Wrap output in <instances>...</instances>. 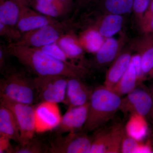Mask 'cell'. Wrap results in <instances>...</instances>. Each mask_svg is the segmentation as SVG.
Returning <instances> with one entry per match:
<instances>
[{"instance_id": "cell-1", "label": "cell", "mask_w": 153, "mask_h": 153, "mask_svg": "<svg viewBox=\"0 0 153 153\" xmlns=\"http://www.w3.org/2000/svg\"><path fill=\"white\" fill-rule=\"evenodd\" d=\"M7 49L11 56L16 57L21 64L37 76L58 75L83 79L89 72L88 68L70 66L39 48L13 43L9 44Z\"/></svg>"}, {"instance_id": "cell-2", "label": "cell", "mask_w": 153, "mask_h": 153, "mask_svg": "<svg viewBox=\"0 0 153 153\" xmlns=\"http://www.w3.org/2000/svg\"><path fill=\"white\" fill-rule=\"evenodd\" d=\"M122 97L103 85L93 89L89 101L87 120L82 130L88 133L103 126L119 111Z\"/></svg>"}, {"instance_id": "cell-3", "label": "cell", "mask_w": 153, "mask_h": 153, "mask_svg": "<svg viewBox=\"0 0 153 153\" xmlns=\"http://www.w3.org/2000/svg\"><path fill=\"white\" fill-rule=\"evenodd\" d=\"M4 75L0 80L1 98L29 105L38 100L33 79L12 68Z\"/></svg>"}, {"instance_id": "cell-4", "label": "cell", "mask_w": 153, "mask_h": 153, "mask_svg": "<svg viewBox=\"0 0 153 153\" xmlns=\"http://www.w3.org/2000/svg\"><path fill=\"white\" fill-rule=\"evenodd\" d=\"M75 16L62 21L49 24L41 27L23 34L16 44L22 46L40 48L56 43L66 33L81 27L75 21Z\"/></svg>"}, {"instance_id": "cell-5", "label": "cell", "mask_w": 153, "mask_h": 153, "mask_svg": "<svg viewBox=\"0 0 153 153\" xmlns=\"http://www.w3.org/2000/svg\"><path fill=\"white\" fill-rule=\"evenodd\" d=\"M68 77L62 75L36 76L33 78L38 100L63 103Z\"/></svg>"}, {"instance_id": "cell-6", "label": "cell", "mask_w": 153, "mask_h": 153, "mask_svg": "<svg viewBox=\"0 0 153 153\" xmlns=\"http://www.w3.org/2000/svg\"><path fill=\"white\" fill-rule=\"evenodd\" d=\"M0 102L10 110L16 117L20 133L19 144H26L35 137L36 133L35 107L4 98H1Z\"/></svg>"}, {"instance_id": "cell-7", "label": "cell", "mask_w": 153, "mask_h": 153, "mask_svg": "<svg viewBox=\"0 0 153 153\" xmlns=\"http://www.w3.org/2000/svg\"><path fill=\"white\" fill-rule=\"evenodd\" d=\"M81 131L57 134L49 145L50 153H90L93 137Z\"/></svg>"}, {"instance_id": "cell-8", "label": "cell", "mask_w": 153, "mask_h": 153, "mask_svg": "<svg viewBox=\"0 0 153 153\" xmlns=\"http://www.w3.org/2000/svg\"><path fill=\"white\" fill-rule=\"evenodd\" d=\"M153 110V96L150 89L139 84L131 92L122 97L119 110L125 115L138 114L146 117Z\"/></svg>"}, {"instance_id": "cell-9", "label": "cell", "mask_w": 153, "mask_h": 153, "mask_svg": "<svg viewBox=\"0 0 153 153\" xmlns=\"http://www.w3.org/2000/svg\"><path fill=\"white\" fill-rule=\"evenodd\" d=\"M96 131L90 153H121L126 132L123 124H116L108 128H100Z\"/></svg>"}, {"instance_id": "cell-10", "label": "cell", "mask_w": 153, "mask_h": 153, "mask_svg": "<svg viewBox=\"0 0 153 153\" xmlns=\"http://www.w3.org/2000/svg\"><path fill=\"white\" fill-rule=\"evenodd\" d=\"M128 41L125 35H122L118 40L113 37L105 38L101 47L94 54L93 59L88 61L89 69H102L111 65Z\"/></svg>"}, {"instance_id": "cell-11", "label": "cell", "mask_w": 153, "mask_h": 153, "mask_svg": "<svg viewBox=\"0 0 153 153\" xmlns=\"http://www.w3.org/2000/svg\"><path fill=\"white\" fill-rule=\"evenodd\" d=\"M36 131L37 133L55 130L62 116L57 103L41 102L35 107Z\"/></svg>"}, {"instance_id": "cell-12", "label": "cell", "mask_w": 153, "mask_h": 153, "mask_svg": "<svg viewBox=\"0 0 153 153\" xmlns=\"http://www.w3.org/2000/svg\"><path fill=\"white\" fill-rule=\"evenodd\" d=\"M89 102L81 106L68 108L60 124L55 130L56 134H63L82 130L87 120Z\"/></svg>"}, {"instance_id": "cell-13", "label": "cell", "mask_w": 153, "mask_h": 153, "mask_svg": "<svg viewBox=\"0 0 153 153\" xmlns=\"http://www.w3.org/2000/svg\"><path fill=\"white\" fill-rule=\"evenodd\" d=\"M133 52L128 41L107 71L103 85L107 88L111 90L123 76L131 62Z\"/></svg>"}, {"instance_id": "cell-14", "label": "cell", "mask_w": 153, "mask_h": 153, "mask_svg": "<svg viewBox=\"0 0 153 153\" xmlns=\"http://www.w3.org/2000/svg\"><path fill=\"white\" fill-rule=\"evenodd\" d=\"M134 52L140 56L142 68L146 79H153V36L142 35L129 41Z\"/></svg>"}, {"instance_id": "cell-15", "label": "cell", "mask_w": 153, "mask_h": 153, "mask_svg": "<svg viewBox=\"0 0 153 153\" xmlns=\"http://www.w3.org/2000/svg\"><path fill=\"white\" fill-rule=\"evenodd\" d=\"M93 88L79 77H68L66 97L63 103L69 108L81 106L89 102Z\"/></svg>"}, {"instance_id": "cell-16", "label": "cell", "mask_w": 153, "mask_h": 153, "mask_svg": "<svg viewBox=\"0 0 153 153\" xmlns=\"http://www.w3.org/2000/svg\"><path fill=\"white\" fill-rule=\"evenodd\" d=\"M58 21V19L43 15L31 7L20 4V16L17 27L23 35Z\"/></svg>"}, {"instance_id": "cell-17", "label": "cell", "mask_w": 153, "mask_h": 153, "mask_svg": "<svg viewBox=\"0 0 153 153\" xmlns=\"http://www.w3.org/2000/svg\"><path fill=\"white\" fill-rule=\"evenodd\" d=\"M94 11L97 15L88 26L96 29L105 38H111L121 30L124 24L125 16Z\"/></svg>"}, {"instance_id": "cell-18", "label": "cell", "mask_w": 153, "mask_h": 153, "mask_svg": "<svg viewBox=\"0 0 153 153\" xmlns=\"http://www.w3.org/2000/svg\"><path fill=\"white\" fill-rule=\"evenodd\" d=\"M75 31L72 30L66 33L57 41V43L73 61L89 69L88 61L85 57V51L80 44L78 36L75 33Z\"/></svg>"}, {"instance_id": "cell-19", "label": "cell", "mask_w": 153, "mask_h": 153, "mask_svg": "<svg viewBox=\"0 0 153 153\" xmlns=\"http://www.w3.org/2000/svg\"><path fill=\"white\" fill-rule=\"evenodd\" d=\"M0 135L8 137L19 143L20 133L19 125L13 112L7 108L0 105Z\"/></svg>"}, {"instance_id": "cell-20", "label": "cell", "mask_w": 153, "mask_h": 153, "mask_svg": "<svg viewBox=\"0 0 153 153\" xmlns=\"http://www.w3.org/2000/svg\"><path fill=\"white\" fill-rule=\"evenodd\" d=\"M30 7L43 15L57 19L68 13L59 0H33Z\"/></svg>"}, {"instance_id": "cell-21", "label": "cell", "mask_w": 153, "mask_h": 153, "mask_svg": "<svg viewBox=\"0 0 153 153\" xmlns=\"http://www.w3.org/2000/svg\"><path fill=\"white\" fill-rule=\"evenodd\" d=\"M134 0H100L95 10L125 16L133 12Z\"/></svg>"}, {"instance_id": "cell-22", "label": "cell", "mask_w": 153, "mask_h": 153, "mask_svg": "<svg viewBox=\"0 0 153 153\" xmlns=\"http://www.w3.org/2000/svg\"><path fill=\"white\" fill-rule=\"evenodd\" d=\"M78 36L85 52L93 54L98 51L105 39L96 29L89 26H86Z\"/></svg>"}, {"instance_id": "cell-23", "label": "cell", "mask_w": 153, "mask_h": 153, "mask_svg": "<svg viewBox=\"0 0 153 153\" xmlns=\"http://www.w3.org/2000/svg\"><path fill=\"white\" fill-rule=\"evenodd\" d=\"M138 85L136 71L131 60L127 70L111 90L122 97L131 92Z\"/></svg>"}, {"instance_id": "cell-24", "label": "cell", "mask_w": 153, "mask_h": 153, "mask_svg": "<svg viewBox=\"0 0 153 153\" xmlns=\"http://www.w3.org/2000/svg\"><path fill=\"white\" fill-rule=\"evenodd\" d=\"M20 4L14 0H0V22L17 27L20 16Z\"/></svg>"}, {"instance_id": "cell-25", "label": "cell", "mask_w": 153, "mask_h": 153, "mask_svg": "<svg viewBox=\"0 0 153 153\" xmlns=\"http://www.w3.org/2000/svg\"><path fill=\"white\" fill-rule=\"evenodd\" d=\"M127 124L125 126L126 132L130 136L140 141L147 134L148 125L146 117L141 115H131Z\"/></svg>"}, {"instance_id": "cell-26", "label": "cell", "mask_w": 153, "mask_h": 153, "mask_svg": "<svg viewBox=\"0 0 153 153\" xmlns=\"http://www.w3.org/2000/svg\"><path fill=\"white\" fill-rule=\"evenodd\" d=\"M49 153V145L34 137L26 144L19 145L14 148L13 153Z\"/></svg>"}, {"instance_id": "cell-27", "label": "cell", "mask_w": 153, "mask_h": 153, "mask_svg": "<svg viewBox=\"0 0 153 153\" xmlns=\"http://www.w3.org/2000/svg\"><path fill=\"white\" fill-rule=\"evenodd\" d=\"M38 48L41 49V50L52 57H55L57 60L62 61L70 66L83 67L74 62L68 57L65 52L59 47L57 42Z\"/></svg>"}, {"instance_id": "cell-28", "label": "cell", "mask_w": 153, "mask_h": 153, "mask_svg": "<svg viewBox=\"0 0 153 153\" xmlns=\"http://www.w3.org/2000/svg\"><path fill=\"white\" fill-rule=\"evenodd\" d=\"M144 145L142 141L130 136L125 132L122 142L121 153H142Z\"/></svg>"}, {"instance_id": "cell-29", "label": "cell", "mask_w": 153, "mask_h": 153, "mask_svg": "<svg viewBox=\"0 0 153 153\" xmlns=\"http://www.w3.org/2000/svg\"><path fill=\"white\" fill-rule=\"evenodd\" d=\"M0 36L10 44L18 42L22 38V34L17 27H12L0 22Z\"/></svg>"}, {"instance_id": "cell-30", "label": "cell", "mask_w": 153, "mask_h": 153, "mask_svg": "<svg viewBox=\"0 0 153 153\" xmlns=\"http://www.w3.org/2000/svg\"><path fill=\"white\" fill-rule=\"evenodd\" d=\"M139 29L142 33L153 34V0L144 14Z\"/></svg>"}, {"instance_id": "cell-31", "label": "cell", "mask_w": 153, "mask_h": 153, "mask_svg": "<svg viewBox=\"0 0 153 153\" xmlns=\"http://www.w3.org/2000/svg\"><path fill=\"white\" fill-rule=\"evenodd\" d=\"M151 0H134L133 12L135 22L139 28L143 16L147 10Z\"/></svg>"}, {"instance_id": "cell-32", "label": "cell", "mask_w": 153, "mask_h": 153, "mask_svg": "<svg viewBox=\"0 0 153 153\" xmlns=\"http://www.w3.org/2000/svg\"><path fill=\"white\" fill-rule=\"evenodd\" d=\"M100 0H74V16L82 10H90L97 7Z\"/></svg>"}, {"instance_id": "cell-33", "label": "cell", "mask_w": 153, "mask_h": 153, "mask_svg": "<svg viewBox=\"0 0 153 153\" xmlns=\"http://www.w3.org/2000/svg\"><path fill=\"white\" fill-rule=\"evenodd\" d=\"M11 56L7 49V45H0V72L4 74L11 69L8 65L9 56Z\"/></svg>"}, {"instance_id": "cell-34", "label": "cell", "mask_w": 153, "mask_h": 153, "mask_svg": "<svg viewBox=\"0 0 153 153\" xmlns=\"http://www.w3.org/2000/svg\"><path fill=\"white\" fill-rule=\"evenodd\" d=\"M131 61L134 63L136 71L138 84H142L143 82L146 79L144 74L142 68L140 56L138 53H136L132 56Z\"/></svg>"}, {"instance_id": "cell-35", "label": "cell", "mask_w": 153, "mask_h": 153, "mask_svg": "<svg viewBox=\"0 0 153 153\" xmlns=\"http://www.w3.org/2000/svg\"><path fill=\"white\" fill-rule=\"evenodd\" d=\"M10 139L0 135V153H13L14 148L11 144Z\"/></svg>"}, {"instance_id": "cell-36", "label": "cell", "mask_w": 153, "mask_h": 153, "mask_svg": "<svg viewBox=\"0 0 153 153\" xmlns=\"http://www.w3.org/2000/svg\"><path fill=\"white\" fill-rule=\"evenodd\" d=\"M62 3L68 13H70L74 7V0H59Z\"/></svg>"}, {"instance_id": "cell-37", "label": "cell", "mask_w": 153, "mask_h": 153, "mask_svg": "<svg viewBox=\"0 0 153 153\" xmlns=\"http://www.w3.org/2000/svg\"><path fill=\"white\" fill-rule=\"evenodd\" d=\"M20 4L30 7L33 0H14Z\"/></svg>"}, {"instance_id": "cell-38", "label": "cell", "mask_w": 153, "mask_h": 153, "mask_svg": "<svg viewBox=\"0 0 153 153\" xmlns=\"http://www.w3.org/2000/svg\"><path fill=\"white\" fill-rule=\"evenodd\" d=\"M150 90L151 92H152V95L153 96V85H152V87H151L150 88Z\"/></svg>"}, {"instance_id": "cell-39", "label": "cell", "mask_w": 153, "mask_h": 153, "mask_svg": "<svg viewBox=\"0 0 153 153\" xmlns=\"http://www.w3.org/2000/svg\"><path fill=\"white\" fill-rule=\"evenodd\" d=\"M152 146H153V135L152 139Z\"/></svg>"}, {"instance_id": "cell-40", "label": "cell", "mask_w": 153, "mask_h": 153, "mask_svg": "<svg viewBox=\"0 0 153 153\" xmlns=\"http://www.w3.org/2000/svg\"><path fill=\"white\" fill-rule=\"evenodd\" d=\"M151 114H152V120H153V110L152 111V113Z\"/></svg>"}, {"instance_id": "cell-41", "label": "cell", "mask_w": 153, "mask_h": 153, "mask_svg": "<svg viewBox=\"0 0 153 153\" xmlns=\"http://www.w3.org/2000/svg\"><path fill=\"white\" fill-rule=\"evenodd\" d=\"M152 35H153V34H152Z\"/></svg>"}]
</instances>
